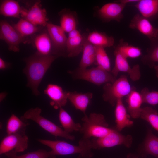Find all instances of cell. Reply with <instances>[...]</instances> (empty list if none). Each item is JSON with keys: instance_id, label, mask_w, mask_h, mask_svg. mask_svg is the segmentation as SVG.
I'll use <instances>...</instances> for the list:
<instances>
[{"instance_id": "cell-1", "label": "cell", "mask_w": 158, "mask_h": 158, "mask_svg": "<svg viewBox=\"0 0 158 158\" xmlns=\"http://www.w3.org/2000/svg\"><path fill=\"white\" fill-rule=\"evenodd\" d=\"M61 55L44 56L36 52L25 59L26 65L23 72L27 78V86L35 95H39L38 88L43 78L53 62Z\"/></svg>"}, {"instance_id": "cell-2", "label": "cell", "mask_w": 158, "mask_h": 158, "mask_svg": "<svg viewBox=\"0 0 158 158\" xmlns=\"http://www.w3.org/2000/svg\"><path fill=\"white\" fill-rule=\"evenodd\" d=\"M37 140L51 149V155L56 158L57 155H65L76 154H79L78 158H91L93 155L90 139L83 137L78 145L71 144L65 141L39 139Z\"/></svg>"}, {"instance_id": "cell-3", "label": "cell", "mask_w": 158, "mask_h": 158, "mask_svg": "<svg viewBox=\"0 0 158 158\" xmlns=\"http://www.w3.org/2000/svg\"><path fill=\"white\" fill-rule=\"evenodd\" d=\"M82 121L83 123L79 132L83 137L87 138L103 137L113 129L108 127L104 116L101 114L93 112L89 116L85 115Z\"/></svg>"}, {"instance_id": "cell-4", "label": "cell", "mask_w": 158, "mask_h": 158, "mask_svg": "<svg viewBox=\"0 0 158 158\" xmlns=\"http://www.w3.org/2000/svg\"><path fill=\"white\" fill-rule=\"evenodd\" d=\"M41 109L38 107L31 108L27 110L21 117L25 121L31 120L43 129L56 137H59L71 140L75 139L74 136L65 132L59 126L42 116L40 114Z\"/></svg>"}, {"instance_id": "cell-5", "label": "cell", "mask_w": 158, "mask_h": 158, "mask_svg": "<svg viewBox=\"0 0 158 158\" xmlns=\"http://www.w3.org/2000/svg\"><path fill=\"white\" fill-rule=\"evenodd\" d=\"M103 89V99L112 106L116 105L118 99L127 96L133 89L125 75H121L112 83H106Z\"/></svg>"}, {"instance_id": "cell-6", "label": "cell", "mask_w": 158, "mask_h": 158, "mask_svg": "<svg viewBox=\"0 0 158 158\" xmlns=\"http://www.w3.org/2000/svg\"><path fill=\"white\" fill-rule=\"evenodd\" d=\"M75 78L100 85L104 83H114L116 80L110 72L97 66L87 69L79 68L74 72Z\"/></svg>"}, {"instance_id": "cell-7", "label": "cell", "mask_w": 158, "mask_h": 158, "mask_svg": "<svg viewBox=\"0 0 158 158\" xmlns=\"http://www.w3.org/2000/svg\"><path fill=\"white\" fill-rule=\"evenodd\" d=\"M90 140L92 149H100L120 145L130 147L132 143V138L130 135H123L116 129H113L105 136L92 138Z\"/></svg>"}, {"instance_id": "cell-8", "label": "cell", "mask_w": 158, "mask_h": 158, "mask_svg": "<svg viewBox=\"0 0 158 158\" xmlns=\"http://www.w3.org/2000/svg\"><path fill=\"white\" fill-rule=\"evenodd\" d=\"M129 27L138 30L148 38L150 42V49L158 46V28L154 27L149 20L136 14L131 20Z\"/></svg>"}, {"instance_id": "cell-9", "label": "cell", "mask_w": 158, "mask_h": 158, "mask_svg": "<svg viewBox=\"0 0 158 158\" xmlns=\"http://www.w3.org/2000/svg\"><path fill=\"white\" fill-rule=\"evenodd\" d=\"M0 39L6 43L9 50L14 52L19 51L20 44L28 41L13 25L4 20H1L0 22Z\"/></svg>"}, {"instance_id": "cell-10", "label": "cell", "mask_w": 158, "mask_h": 158, "mask_svg": "<svg viewBox=\"0 0 158 158\" xmlns=\"http://www.w3.org/2000/svg\"><path fill=\"white\" fill-rule=\"evenodd\" d=\"M28 138L25 131L7 135L0 144V154H5L14 150L16 153L24 151L27 148Z\"/></svg>"}, {"instance_id": "cell-11", "label": "cell", "mask_w": 158, "mask_h": 158, "mask_svg": "<svg viewBox=\"0 0 158 158\" xmlns=\"http://www.w3.org/2000/svg\"><path fill=\"white\" fill-rule=\"evenodd\" d=\"M20 17L37 26L46 27L48 23L46 10L42 8L40 1L35 2L28 9L22 7Z\"/></svg>"}, {"instance_id": "cell-12", "label": "cell", "mask_w": 158, "mask_h": 158, "mask_svg": "<svg viewBox=\"0 0 158 158\" xmlns=\"http://www.w3.org/2000/svg\"><path fill=\"white\" fill-rule=\"evenodd\" d=\"M114 54L115 56L114 66L111 71V73L116 78L119 72H123L127 73L133 81L138 80L141 77L140 67L136 64L131 68L126 58L118 51L114 50Z\"/></svg>"}, {"instance_id": "cell-13", "label": "cell", "mask_w": 158, "mask_h": 158, "mask_svg": "<svg viewBox=\"0 0 158 158\" xmlns=\"http://www.w3.org/2000/svg\"><path fill=\"white\" fill-rule=\"evenodd\" d=\"M126 5L114 1L107 3L98 10L97 15L101 20L105 22L112 20L120 22L123 18L122 12Z\"/></svg>"}, {"instance_id": "cell-14", "label": "cell", "mask_w": 158, "mask_h": 158, "mask_svg": "<svg viewBox=\"0 0 158 158\" xmlns=\"http://www.w3.org/2000/svg\"><path fill=\"white\" fill-rule=\"evenodd\" d=\"M46 27L52 42L54 52L55 51L56 54H60L58 52L66 51L67 37L65 32L60 26L51 23H48Z\"/></svg>"}, {"instance_id": "cell-15", "label": "cell", "mask_w": 158, "mask_h": 158, "mask_svg": "<svg viewBox=\"0 0 158 158\" xmlns=\"http://www.w3.org/2000/svg\"><path fill=\"white\" fill-rule=\"evenodd\" d=\"M44 93L50 98V104L54 109H59L66 104L68 92L64 91L60 86L49 84L44 90Z\"/></svg>"}, {"instance_id": "cell-16", "label": "cell", "mask_w": 158, "mask_h": 158, "mask_svg": "<svg viewBox=\"0 0 158 158\" xmlns=\"http://www.w3.org/2000/svg\"><path fill=\"white\" fill-rule=\"evenodd\" d=\"M83 37L77 29L69 33L66 42V52L69 57H75L82 52Z\"/></svg>"}, {"instance_id": "cell-17", "label": "cell", "mask_w": 158, "mask_h": 158, "mask_svg": "<svg viewBox=\"0 0 158 158\" xmlns=\"http://www.w3.org/2000/svg\"><path fill=\"white\" fill-rule=\"evenodd\" d=\"M115 115L116 130L118 132L133 124V121L130 120V115L127 113V110L123 104L122 98L118 99L116 102Z\"/></svg>"}, {"instance_id": "cell-18", "label": "cell", "mask_w": 158, "mask_h": 158, "mask_svg": "<svg viewBox=\"0 0 158 158\" xmlns=\"http://www.w3.org/2000/svg\"><path fill=\"white\" fill-rule=\"evenodd\" d=\"M134 6L141 15L148 20L158 18V0H139Z\"/></svg>"}, {"instance_id": "cell-19", "label": "cell", "mask_w": 158, "mask_h": 158, "mask_svg": "<svg viewBox=\"0 0 158 158\" xmlns=\"http://www.w3.org/2000/svg\"><path fill=\"white\" fill-rule=\"evenodd\" d=\"M93 97L91 92L85 93L76 92H68V99L77 109L86 115V109Z\"/></svg>"}, {"instance_id": "cell-20", "label": "cell", "mask_w": 158, "mask_h": 158, "mask_svg": "<svg viewBox=\"0 0 158 158\" xmlns=\"http://www.w3.org/2000/svg\"><path fill=\"white\" fill-rule=\"evenodd\" d=\"M33 42L37 53L44 56L53 54L52 53V42L47 30L37 35L34 37Z\"/></svg>"}, {"instance_id": "cell-21", "label": "cell", "mask_w": 158, "mask_h": 158, "mask_svg": "<svg viewBox=\"0 0 158 158\" xmlns=\"http://www.w3.org/2000/svg\"><path fill=\"white\" fill-rule=\"evenodd\" d=\"M127 96V110L130 115L135 118L140 117L143 103L140 93L133 89Z\"/></svg>"}, {"instance_id": "cell-22", "label": "cell", "mask_w": 158, "mask_h": 158, "mask_svg": "<svg viewBox=\"0 0 158 158\" xmlns=\"http://www.w3.org/2000/svg\"><path fill=\"white\" fill-rule=\"evenodd\" d=\"M60 26L64 31L69 33L77 29L78 19L76 13L69 9H63L59 13Z\"/></svg>"}, {"instance_id": "cell-23", "label": "cell", "mask_w": 158, "mask_h": 158, "mask_svg": "<svg viewBox=\"0 0 158 158\" xmlns=\"http://www.w3.org/2000/svg\"><path fill=\"white\" fill-rule=\"evenodd\" d=\"M83 36V48L79 68L82 69H85L94 63L95 51V46L87 40V35L84 34Z\"/></svg>"}, {"instance_id": "cell-24", "label": "cell", "mask_w": 158, "mask_h": 158, "mask_svg": "<svg viewBox=\"0 0 158 158\" xmlns=\"http://www.w3.org/2000/svg\"><path fill=\"white\" fill-rule=\"evenodd\" d=\"M87 39L94 46L104 48L112 46L114 43V39L112 36L96 31L87 35Z\"/></svg>"}, {"instance_id": "cell-25", "label": "cell", "mask_w": 158, "mask_h": 158, "mask_svg": "<svg viewBox=\"0 0 158 158\" xmlns=\"http://www.w3.org/2000/svg\"><path fill=\"white\" fill-rule=\"evenodd\" d=\"M22 8L16 1L4 0L0 4V14L6 17L20 18Z\"/></svg>"}, {"instance_id": "cell-26", "label": "cell", "mask_w": 158, "mask_h": 158, "mask_svg": "<svg viewBox=\"0 0 158 158\" xmlns=\"http://www.w3.org/2000/svg\"><path fill=\"white\" fill-rule=\"evenodd\" d=\"M59 117L60 122L66 132L79 131L81 125L75 122L70 114L62 107L60 108Z\"/></svg>"}, {"instance_id": "cell-27", "label": "cell", "mask_w": 158, "mask_h": 158, "mask_svg": "<svg viewBox=\"0 0 158 158\" xmlns=\"http://www.w3.org/2000/svg\"><path fill=\"white\" fill-rule=\"evenodd\" d=\"M13 26L23 37L26 39L27 37L40 32L41 29L40 26L35 25L22 18Z\"/></svg>"}, {"instance_id": "cell-28", "label": "cell", "mask_w": 158, "mask_h": 158, "mask_svg": "<svg viewBox=\"0 0 158 158\" xmlns=\"http://www.w3.org/2000/svg\"><path fill=\"white\" fill-rule=\"evenodd\" d=\"M115 50L118 51L126 58H136L142 55L141 50L140 48L129 45L123 39L120 40Z\"/></svg>"}, {"instance_id": "cell-29", "label": "cell", "mask_w": 158, "mask_h": 158, "mask_svg": "<svg viewBox=\"0 0 158 158\" xmlns=\"http://www.w3.org/2000/svg\"><path fill=\"white\" fill-rule=\"evenodd\" d=\"M27 123L21 118L12 114L8 118L6 124V131L7 135L25 131Z\"/></svg>"}, {"instance_id": "cell-30", "label": "cell", "mask_w": 158, "mask_h": 158, "mask_svg": "<svg viewBox=\"0 0 158 158\" xmlns=\"http://www.w3.org/2000/svg\"><path fill=\"white\" fill-rule=\"evenodd\" d=\"M95 47V54L94 64L107 71L110 72V60L104 48L100 47Z\"/></svg>"}, {"instance_id": "cell-31", "label": "cell", "mask_w": 158, "mask_h": 158, "mask_svg": "<svg viewBox=\"0 0 158 158\" xmlns=\"http://www.w3.org/2000/svg\"><path fill=\"white\" fill-rule=\"evenodd\" d=\"M144 145L147 154L158 158V137L154 135L151 130L148 132Z\"/></svg>"}, {"instance_id": "cell-32", "label": "cell", "mask_w": 158, "mask_h": 158, "mask_svg": "<svg viewBox=\"0 0 158 158\" xmlns=\"http://www.w3.org/2000/svg\"><path fill=\"white\" fill-rule=\"evenodd\" d=\"M140 117L158 131V112L157 110L148 106L142 108Z\"/></svg>"}, {"instance_id": "cell-33", "label": "cell", "mask_w": 158, "mask_h": 158, "mask_svg": "<svg viewBox=\"0 0 158 158\" xmlns=\"http://www.w3.org/2000/svg\"><path fill=\"white\" fill-rule=\"evenodd\" d=\"M17 154L12 150L5 154L9 158H54L51 155L50 151H47L44 149H40L21 155H18Z\"/></svg>"}, {"instance_id": "cell-34", "label": "cell", "mask_w": 158, "mask_h": 158, "mask_svg": "<svg viewBox=\"0 0 158 158\" xmlns=\"http://www.w3.org/2000/svg\"><path fill=\"white\" fill-rule=\"evenodd\" d=\"M142 97L143 103L152 106L158 104V91H150L147 88H143L140 93Z\"/></svg>"}, {"instance_id": "cell-35", "label": "cell", "mask_w": 158, "mask_h": 158, "mask_svg": "<svg viewBox=\"0 0 158 158\" xmlns=\"http://www.w3.org/2000/svg\"><path fill=\"white\" fill-rule=\"evenodd\" d=\"M142 61L150 67H154L155 63L158 62V46L150 49L148 54L142 57Z\"/></svg>"}, {"instance_id": "cell-36", "label": "cell", "mask_w": 158, "mask_h": 158, "mask_svg": "<svg viewBox=\"0 0 158 158\" xmlns=\"http://www.w3.org/2000/svg\"><path fill=\"white\" fill-rule=\"evenodd\" d=\"M8 63L4 61L1 58H0V69L4 70L8 67Z\"/></svg>"}, {"instance_id": "cell-37", "label": "cell", "mask_w": 158, "mask_h": 158, "mask_svg": "<svg viewBox=\"0 0 158 158\" xmlns=\"http://www.w3.org/2000/svg\"><path fill=\"white\" fill-rule=\"evenodd\" d=\"M139 1V0H120L114 1V2H119L126 5L128 3H137Z\"/></svg>"}, {"instance_id": "cell-38", "label": "cell", "mask_w": 158, "mask_h": 158, "mask_svg": "<svg viewBox=\"0 0 158 158\" xmlns=\"http://www.w3.org/2000/svg\"><path fill=\"white\" fill-rule=\"evenodd\" d=\"M154 68L156 71V76L158 78V65H155Z\"/></svg>"}]
</instances>
